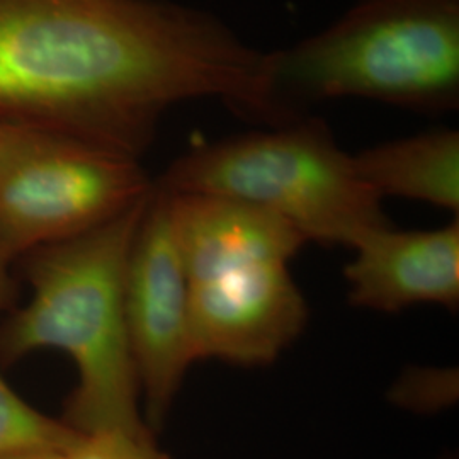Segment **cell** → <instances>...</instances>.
<instances>
[{
	"instance_id": "obj_1",
	"label": "cell",
	"mask_w": 459,
	"mask_h": 459,
	"mask_svg": "<svg viewBox=\"0 0 459 459\" xmlns=\"http://www.w3.org/2000/svg\"><path fill=\"white\" fill-rule=\"evenodd\" d=\"M265 53L176 0H0V123L140 160L186 100L267 123Z\"/></svg>"
},
{
	"instance_id": "obj_2",
	"label": "cell",
	"mask_w": 459,
	"mask_h": 459,
	"mask_svg": "<svg viewBox=\"0 0 459 459\" xmlns=\"http://www.w3.org/2000/svg\"><path fill=\"white\" fill-rule=\"evenodd\" d=\"M148 196L99 229L19 257L33 298L2 322L0 361L48 347L66 352L79 381L62 420L79 434H155L140 407L125 310L126 264Z\"/></svg>"
},
{
	"instance_id": "obj_3",
	"label": "cell",
	"mask_w": 459,
	"mask_h": 459,
	"mask_svg": "<svg viewBox=\"0 0 459 459\" xmlns=\"http://www.w3.org/2000/svg\"><path fill=\"white\" fill-rule=\"evenodd\" d=\"M369 99L444 115L459 108V0H356L324 30L265 53L269 126L315 102Z\"/></svg>"
},
{
	"instance_id": "obj_4",
	"label": "cell",
	"mask_w": 459,
	"mask_h": 459,
	"mask_svg": "<svg viewBox=\"0 0 459 459\" xmlns=\"http://www.w3.org/2000/svg\"><path fill=\"white\" fill-rule=\"evenodd\" d=\"M153 182L169 193L230 197L265 210L307 244L352 248L366 233L392 225L352 155L324 119L310 116L193 148Z\"/></svg>"
},
{
	"instance_id": "obj_5",
	"label": "cell",
	"mask_w": 459,
	"mask_h": 459,
	"mask_svg": "<svg viewBox=\"0 0 459 459\" xmlns=\"http://www.w3.org/2000/svg\"><path fill=\"white\" fill-rule=\"evenodd\" d=\"M153 181L138 159L82 140L2 123L0 250L13 261L126 213Z\"/></svg>"
},
{
	"instance_id": "obj_6",
	"label": "cell",
	"mask_w": 459,
	"mask_h": 459,
	"mask_svg": "<svg viewBox=\"0 0 459 459\" xmlns=\"http://www.w3.org/2000/svg\"><path fill=\"white\" fill-rule=\"evenodd\" d=\"M125 310L143 417L159 432L195 358L187 279L172 235L169 197L155 182L128 255Z\"/></svg>"
},
{
	"instance_id": "obj_7",
	"label": "cell",
	"mask_w": 459,
	"mask_h": 459,
	"mask_svg": "<svg viewBox=\"0 0 459 459\" xmlns=\"http://www.w3.org/2000/svg\"><path fill=\"white\" fill-rule=\"evenodd\" d=\"M187 318L195 362L264 366L301 335L308 307L290 264H247L189 281Z\"/></svg>"
},
{
	"instance_id": "obj_8",
	"label": "cell",
	"mask_w": 459,
	"mask_h": 459,
	"mask_svg": "<svg viewBox=\"0 0 459 459\" xmlns=\"http://www.w3.org/2000/svg\"><path fill=\"white\" fill-rule=\"evenodd\" d=\"M345 267L349 301L373 312L398 313L415 305H459V221L434 230L366 233Z\"/></svg>"
},
{
	"instance_id": "obj_9",
	"label": "cell",
	"mask_w": 459,
	"mask_h": 459,
	"mask_svg": "<svg viewBox=\"0 0 459 459\" xmlns=\"http://www.w3.org/2000/svg\"><path fill=\"white\" fill-rule=\"evenodd\" d=\"M165 193L187 282L247 264H290L307 244L284 220L242 201Z\"/></svg>"
},
{
	"instance_id": "obj_10",
	"label": "cell",
	"mask_w": 459,
	"mask_h": 459,
	"mask_svg": "<svg viewBox=\"0 0 459 459\" xmlns=\"http://www.w3.org/2000/svg\"><path fill=\"white\" fill-rule=\"evenodd\" d=\"M364 184L381 199L405 197L458 213L459 133L451 128L396 138L352 155Z\"/></svg>"
},
{
	"instance_id": "obj_11",
	"label": "cell",
	"mask_w": 459,
	"mask_h": 459,
	"mask_svg": "<svg viewBox=\"0 0 459 459\" xmlns=\"http://www.w3.org/2000/svg\"><path fill=\"white\" fill-rule=\"evenodd\" d=\"M11 263L13 259L0 250V310L14 295L9 276ZM77 437L79 432L62 419H51L28 405L0 377V458L28 453L62 455Z\"/></svg>"
},
{
	"instance_id": "obj_12",
	"label": "cell",
	"mask_w": 459,
	"mask_h": 459,
	"mask_svg": "<svg viewBox=\"0 0 459 459\" xmlns=\"http://www.w3.org/2000/svg\"><path fill=\"white\" fill-rule=\"evenodd\" d=\"M458 371L455 368H411L394 381L388 398L413 413H439L458 402Z\"/></svg>"
},
{
	"instance_id": "obj_13",
	"label": "cell",
	"mask_w": 459,
	"mask_h": 459,
	"mask_svg": "<svg viewBox=\"0 0 459 459\" xmlns=\"http://www.w3.org/2000/svg\"><path fill=\"white\" fill-rule=\"evenodd\" d=\"M58 459H170L155 434H133L125 430H100L79 434L75 443Z\"/></svg>"
},
{
	"instance_id": "obj_14",
	"label": "cell",
	"mask_w": 459,
	"mask_h": 459,
	"mask_svg": "<svg viewBox=\"0 0 459 459\" xmlns=\"http://www.w3.org/2000/svg\"><path fill=\"white\" fill-rule=\"evenodd\" d=\"M60 455L51 453H28V455H13V456H2L0 459H58Z\"/></svg>"
},
{
	"instance_id": "obj_15",
	"label": "cell",
	"mask_w": 459,
	"mask_h": 459,
	"mask_svg": "<svg viewBox=\"0 0 459 459\" xmlns=\"http://www.w3.org/2000/svg\"><path fill=\"white\" fill-rule=\"evenodd\" d=\"M443 459H455V458H453V456H446V458H443Z\"/></svg>"
},
{
	"instance_id": "obj_16",
	"label": "cell",
	"mask_w": 459,
	"mask_h": 459,
	"mask_svg": "<svg viewBox=\"0 0 459 459\" xmlns=\"http://www.w3.org/2000/svg\"><path fill=\"white\" fill-rule=\"evenodd\" d=\"M0 133H2V123H0Z\"/></svg>"
}]
</instances>
